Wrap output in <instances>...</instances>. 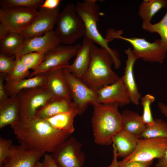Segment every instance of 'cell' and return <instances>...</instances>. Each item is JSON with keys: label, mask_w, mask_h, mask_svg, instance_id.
<instances>
[{"label": "cell", "mask_w": 167, "mask_h": 167, "mask_svg": "<svg viewBox=\"0 0 167 167\" xmlns=\"http://www.w3.org/2000/svg\"><path fill=\"white\" fill-rule=\"evenodd\" d=\"M10 32L2 24L0 23V40L6 36Z\"/></svg>", "instance_id": "cell-43"}, {"label": "cell", "mask_w": 167, "mask_h": 167, "mask_svg": "<svg viewBox=\"0 0 167 167\" xmlns=\"http://www.w3.org/2000/svg\"><path fill=\"white\" fill-rule=\"evenodd\" d=\"M14 57L0 53V72L8 74L12 70L15 64Z\"/></svg>", "instance_id": "cell-35"}, {"label": "cell", "mask_w": 167, "mask_h": 167, "mask_svg": "<svg viewBox=\"0 0 167 167\" xmlns=\"http://www.w3.org/2000/svg\"><path fill=\"white\" fill-rule=\"evenodd\" d=\"M39 14L36 9L1 7L0 22L10 32L20 33L28 27Z\"/></svg>", "instance_id": "cell-12"}, {"label": "cell", "mask_w": 167, "mask_h": 167, "mask_svg": "<svg viewBox=\"0 0 167 167\" xmlns=\"http://www.w3.org/2000/svg\"><path fill=\"white\" fill-rule=\"evenodd\" d=\"M60 0H45L44 1L41 8L53 10L58 7L60 3Z\"/></svg>", "instance_id": "cell-37"}, {"label": "cell", "mask_w": 167, "mask_h": 167, "mask_svg": "<svg viewBox=\"0 0 167 167\" xmlns=\"http://www.w3.org/2000/svg\"><path fill=\"white\" fill-rule=\"evenodd\" d=\"M45 153L28 149L21 144L13 145L2 167H35Z\"/></svg>", "instance_id": "cell-15"}, {"label": "cell", "mask_w": 167, "mask_h": 167, "mask_svg": "<svg viewBox=\"0 0 167 167\" xmlns=\"http://www.w3.org/2000/svg\"><path fill=\"white\" fill-rule=\"evenodd\" d=\"M33 22L21 33L25 38L43 35L53 30L60 13L58 7L53 10L41 8Z\"/></svg>", "instance_id": "cell-13"}, {"label": "cell", "mask_w": 167, "mask_h": 167, "mask_svg": "<svg viewBox=\"0 0 167 167\" xmlns=\"http://www.w3.org/2000/svg\"><path fill=\"white\" fill-rule=\"evenodd\" d=\"M6 75L1 73L0 74V102L5 101L9 98L6 92L4 83Z\"/></svg>", "instance_id": "cell-36"}, {"label": "cell", "mask_w": 167, "mask_h": 167, "mask_svg": "<svg viewBox=\"0 0 167 167\" xmlns=\"http://www.w3.org/2000/svg\"><path fill=\"white\" fill-rule=\"evenodd\" d=\"M113 64L114 60L109 51L94 44L92 49L89 66L82 80L96 92L116 82L121 77L112 70L111 66Z\"/></svg>", "instance_id": "cell-3"}, {"label": "cell", "mask_w": 167, "mask_h": 167, "mask_svg": "<svg viewBox=\"0 0 167 167\" xmlns=\"http://www.w3.org/2000/svg\"><path fill=\"white\" fill-rule=\"evenodd\" d=\"M73 3L67 4L60 12L54 31L60 44L72 45L77 40L85 35L84 23L76 12Z\"/></svg>", "instance_id": "cell-5"}, {"label": "cell", "mask_w": 167, "mask_h": 167, "mask_svg": "<svg viewBox=\"0 0 167 167\" xmlns=\"http://www.w3.org/2000/svg\"><path fill=\"white\" fill-rule=\"evenodd\" d=\"M96 92L97 102L99 103L116 104L122 107L131 102L122 77L116 82L105 86Z\"/></svg>", "instance_id": "cell-16"}, {"label": "cell", "mask_w": 167, "mask_h": 167, "mask_svg": "<svg viewBox=\"0 0 167 167\" xmlns=\"http://www.w3.org/2000/svg\"><path fill=\"white\" fill-rule=\"evenodd\" d=\"M18 142L26 148L52 153L71 135L53 127L46 120L35 117L11 125Z\"/></svg>", "instance_id": "cell-1"}, {"label": "cell", "mask_w": 167, "mask_h": 167, "mask_svg": "<svg viewBox=\"0 0 167 167\" xmlns=\"http://www.w3.org/2000/svg\"><path fill=\"white\" fill-rule=\"evenodd\" d=\"M46 79L44 74L31 78L24 79L10 83L5 82L4 85L6 93L9 97L16 96L21 91L45 86Z\"/></svg>", "instance_id": "cell-21"}, {"label": "cell", "mask_w": 167, "mask_h": 167, "mask_svg": "<svg viewBox=\"0 0 167 167\" xmlns=\"http://www.w3.org/2000/svg\"><path fill=\"white\" fill-rule=\"evenodd\" d=\"M64 68H57L44 73L46 79L45 86L54 97L72 101Z\"/></svg>", "instance_id": "cell-17"}, {"label": "cell", "mask_w": 167, "mask_h": 167, "mask_svg": "<svg viewBox=\"0 0 167 167\" xmlns=\"http://www.w3.org/2000/svg\"><path fill=\"white\" fill-rule=\"evenodd\" d=\"M155 166V167H167V150L162 157L158 159Z\"/></svg>", "instance_id": "cell-41"}, {"label": "cell", "mask_w": 167, "mask_h": 167, "mask_svg": "<svg viewBox=\"0 0 167 167\" xmlns=\"http://www.w3.org/2000/svg\"><path fill=\"white\" fill-rule=\"evenodd\" d=\"M60 44L53 30L42 36L26 38L23 45L15 54V59H19L23 55L30 52L46 54Z\"/></svg>", "instance_id": "cell-14"}, {"label": "cell", "mask_w": 167, "mask_h": 167, "mask_svg": "<svg viewBox=\"0 0 167 167\" xmlns=\"http://www.w3.org/2000/svg\"><path fill=\"white\" fill-rule=\"evenodd\" d=\"M153 161L148 162L132 161L119 167H149Z\"/></svg>", "instance_id": "cell-38"}, {"label": "cell", "mask_w": 167, "mask_h": 167, "mask_svg": "<svg viewBox=\"0 0 167 167\" xmlns=\"http://www.w3.org/2000/svg\"><path fill=\"white\" fill-rule=\"evenodd\" d=\"M15 64L11 71L7 74L5 82L10 83L16 81L29 77L30 73L29 69L21 61L20 59H15Z\"/></svg>", "instance_id": "cell-31"}, {"label": "cell", "mask_w": 167, "mask_h": 167, "mask_svg": "<svg viewBox=\"0 0 167 167\" xmlns=\"http://www.w3.org/2000/svg\"><path fill=\"white\" fill-rule=\"evenodd\" d=\"M139 138L122 129L113 136V143L116 149L118 158H124L135 149Z\"/></svg>", "instance_id": "cell-20"}, {"label": "cell", "mask_w": 167, "mask_h": 167, "mask_svg": "<svg viewBox=\"0 0 167 167\" xmlns=\"http://www.w3.org/2000/svg\"><path fill=\"white\" fill-rule=\"evenodd\" d=\"M157 138L167 139V122L161 119H154V124L146 126L139 139H148Z\"/></svg>", "instance_id": "cell-28"}, {"label": "cell", "mask_w": 167, "mask_h": 167, "mask_svg": "<svg viewBox=\"0 0 167 167\" xmlns=\"http://www.w3.org/2000/svg\"><path fill=\"white\" fill-rule=\"evenodd\" d=\"M11 139L0 137V167H2L6 161L10 156L13 146Z\"/></svg>", "instance_id": "cell-34"}, {"label": "cell", "mask_w": 167, "mask_h": 167, "mask_svg": "<svg viewBox=\"0 0 167 167\" xmlns=\"http://www.w3.org/2000/svg\"><path fill=\"white\" fill-rule=\"evenodd\" d=\"M158 106L161 113L167 118V105L162 102H159Z\"/></svg>", "instance_id": "cell-42"}, {"label": "cell", "mask_w": 167, "mask_h": 167, "mask_svg": "<svg viewBox=\"0 0 167 167\" xmlns=\"http://www.w3.org/2000/svg\"><path fill=\"white\" fill-rule=\"evenodd\" d=\"M113 158L111 164L108 167H119V161L118 160V154L114 144L113 143Z\"/></svg>", "instance_id": "cell-40"}, {"label": "cell", "mask_w": 167, "mask_h": 167, "mask_svg": "<svg viewBox=\"0 0 167 167\" xmlns=\"http://www.w3.org/2000/svg\"><path fill=\"white\" fill-rule=\"evenodd\" d=\"M79 115L76 109L57 114L45 119L53 127L71 135L74 131L73 122Z\"/></svg>", "instance_id": "cell-24"}, {"label": "cell", "mask_w": 167, "mask_h": 167, "mask_svg": "<svg viewBox=\"0 0 167 167\" xmlns=\"http://www.w3.org/2000/svg\"><path fill=\"white\" fill-rule=\"evenodd\" d=\"M92 124L94 141L100 145L113 143L114 135L123 128L122 113L116 104L98 103L93 105Z\"/></svg>", "instance_id": "cell-2"}, {"label": "cell", "mask_w": 167, "mask_h": 167, "mask_svg": "<svg viewBox=\"0 0 167 167\" xmlns=\"http://www.w3.org/2000/svg\"><path fill=\"white\" fill-rule=\"evenodd\" d=\"M44 0H1V7L40 9Z\"/></svg>", "instance_id": "cell-30"}, {"label": "cell", "mask_w": 167, "mask_h": 167, "mask_svg": "<svg viewBox=\"0 0 167 167\" xmlns=\"http://www.w3.org/2000/svg\"><path fill=\"white\" fill-rule=\"evenodd\" d=\"M81 46L79 44L74 45H59L46 54L44 61L30 73L28 78L57 68L67 67L69 60L76 55Z\"/></svg>", "instance_id": "cell-9"}, {"label": "cell", "mask_w": 167, "mask_h": 167, "mask_svg": "<svg viewBox=\"0 0 167 167\" xmlns=\"http://www.w3.org/2000/svg\"><path fill=\"white\" fill-rule=\"evenodd\" d=\"M167 150V139L157 138L139 139L137 146L132 153L119 161L123 166L132 161L148 162L160 159Z\"/></svg>", "instance_id": "cell-8"}, {"label": "cell", "mask_w": 167, "mask_h": 167, "mask_svg": "<svg viewBox=\"0 0 167 167\" xmlns=\"http://www.w3.org/2000/svg\"><path fill=\"white\" fill-rule=\"evenodd\" d=\"M124 52L127 56V59L126 61L124 74L122 78L131 102L138 105L141 98V94L135 79L133 69L135 63L139 58L130 47L125 50Z\"/></svg>", "instance_id": "cell-18"}, {"label": "cell", "mask_w": 167, "mask_h": 167, "mask_svg": "<svg viewBox=\"0 0 167 167\" xmlns=\"http://www.w3.org/2000/svg\"><path fill=\"white\" fill-rule=\"evenodd\" d=\"M42 163L45 167H58L53 159L51 155L45 153L44 156Z\"/></svg>", "instance_id": "cell-39"}, {"label": "cell", "mask_w": 167, "mask_h": 167, "mask_svg": "<svg viewBox=\"0 0 167 167\" xmlns=\"http://www.w3.org/2000/svg\"><path fill=\"white\" fill-rule=\"evenodd\" d=\"M167 6V0H144L139 7L138 14L143 23L151 22L152 17Z\"/></svg>", "instance_id": "cell-27"}, {"label": "cell", "mask_w": 167, "mask_h": 167, "mask_svg": "<svg viewBox=\"0 0 167 167\" xmlns=\"http://www.w3.org/2000/svg\"><path fill=\"white\" fill-rule=\"evenodd\" d=\"M96 0H84L78 2L75 6L76 12L82 19L85 28V36L93 41L101 47L107 50L114 61V68L118 69L121 65L119 54L115 49L108 46L109 42L113 40L104 38L98 30L97 24L99 21L100 8Z\"/></svg>", "instance_id": "cell-4"}, {"label": "cell", "mask_w": 167, "mask_h": 167, "mask_svg": "<svg viewBox=\"0 0 167 167\" xmlns=\"http://www.w3.org/2000/svg\"><path fill=\"white\" fill-rule=\"evenodd\" d=\"M143 30L150 33H156L161 37V40L167 52V10L161 20L152 24L151 22L143 23Z\"/></svg>", "instance_id": "cell-29"}, {"label": "cell", "mask_w": 167, "mask_h": 167, "mask_svg": "<svg viewBox=\"0 0 167 167\" xmlns=\"http://www.w3.org/2000/svg\"><path fill=\"white\" fill-rule=\"evenodd\" d=\"M19 110L17 95L0 102V129L19 120Z\"/></svg>", "instance_id": "cell-23"}, {"label": "cell", "mask_w": 167, "mask_h": 167, "mask_svg": "<svg viewBox=\"0 0 167 167\" xmlns=\"http://www.w3.org/2000/svg\"><path fill=\"white\" fill-rule=\"evenodd\" d=\"M46 53L33 52L25 54L19 58L28 68L33 71L36 70L45 59Z\"/></svg>", "instance_id": "cell-33"}, {"label": "cell", "mask_w": 167, "mask_h": 167, "mask_svg": "<svg viewBox=\"0 0 167 167\" xmlns=\"http://www.w3.org/2000/svg\"><path fill=\"white\" fill-rule=\"evenodd\" d=\"M64 72L70 91L72 102L77 109L79 115L86 110L89 104L93 106L98 103L97 96L83 81L64 68Z\"/></svg>", "instance_id": "cell-10"}, {"label": "cell", "mask_w": 167, "mask_h": 167, "mask_svg": "<svg viewBox=\"0 0 167 167\" xmlns=\"http://www.w3.org/2000/svg\"><path fill=\"white\" fill-rule=\"evenodd\" d=\"M121 113L123 129L139 138L146 127V125L141 121V116L138 113L128 110H123Z\"/></svg>", "instance_id": "cell-25"}, {"label": "cell", "mask_w": 167, "mask_h": 167, "mask_svg": "<svg viewBox=\"0 0 167 167\" xmlns=\"http://www.w3.org/2000/svg\"><path fill=\"white\" fill-rule=\"evenodd\" d=\"M122 30L109 28L107 31L105 38L107 39H119L130 43L133 48L132 52L143 60L161 64L164 62L166 56V50L161 40L157 39L152 42L147 41L144 38H126L122 36Z\"/></svg>", "instance_id": "cell-6"}, {"label": "cell", "mask_w": 167, "mask_h": 167, "mask_svg": "<svg viewBox=\"0 0 167 167\" xmlns=\"http://www.w3.org/2000/svg\"><path fill=\"white\" fill-rule=\"evenodd\" d=\"M17 96L19 121L28 120L34 118L37 111L54 98L45 86L23 90Z\"/></svg>", "instance_id": "cell-7"}, {"label": "cell", "mask_w": 167, "mask_h": 167, "mask_svg": "<svg viewBox=\"0 0 167 167\" xmlns=\"http://www.w3.org/2000/svg\"><path fill=\"white\" fill-rule=\"evenodd\" d=\"M75 109L76 108L72 101L54 97L37 111L35 117L45 119Z\"/></svg>", "instance_id": "cell-22"}, {"label": "cell", "mask_w": 167, "mask_h": 167, "mask_svg": "<svg viewBox=\"0 0 167 167\" xmlns=\"http://www.w3.org/2000/svg\"><path fill=\"white\" fill-rule=\"evenodd\" d=\"M95 42L85 36L82 45L73 63L66 67L70 73L77 77L82 79L89 66L91 59V51Z\"/></svg>", "instance_id": "cell-19"}, {"label": "cell", "mask_w": 167, "mask_h": 167, "mask_svg": "<svg viewBox=\"0 0 167 167\" xmlns=\"http://www.w3.org/2000/svg\"><path fill=\"white\" fill-rule=\"evenodd\" d=\"M141 104L143 108V113L141 116V120L143 123L146 126H150L154 122V119L152 117L151 105L155 100L153 96L148 94L141 98Z\"/></svg>", "instance_id": "cell-32"}, {"label": "cell", "mask_w": 167, "mask_h": 167, "mask_svg": "<svg viewBox=\"0 0 167 167\" xmlns=\"http://www.w3.org/2000/svg\"><path fill=\"white\" fill-rule=\"evenodd\" d=\"M25 39L20 33L10 32L0 40V53L15 57V54L23 45Z\"/></svg>", "instance_id": "cell-26"}, {"label": "cell", "mask_w": 167, "mask_h": 167, "mask_svg": "<svg viewBox=\"0 0 167 167\" xmlns=\"http://www.w3.org/2000/svg\"><path fill=\"white\" fill-rule=\"evenodd\" d=\"M82 147L81 143L71 135L51 155L58 167H82L85 156Z\"/></svg>", "instance_id": "cell-11"}, {"label": "cell", "mask_w": 167, "mask_h": 167, "mask_svg": "<svg viewBox=\"0 0 167 167\" xmlns=\"http://www.w3.org/2000/svg\"><path fill=\"white\" fill-rule=\"evenodd\" d=\"M35 167H45L42 163L39 161H38L36 164Z\"/></svg>", "instance_id": "cell-44"}]
</instances>
